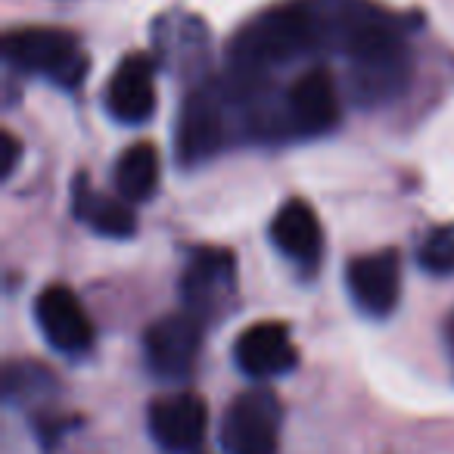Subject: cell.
<instances>
[{
    "mask_svg": "<svg viewBox=\"0 0 454 454\" xmlns=\"http://www.w3.org/2000/svg\"><path fill=\"white\" fill-rule=\"evenodd\" d=\"M311 51H321V35H317L311 4L290 0V4L259 13L237 32L231 44V63L240 72L268 75L274 66L293 63Z\"/></svg>",
    "mask_w": 454,
    "mask_h": 454,
    "instance_id": "cell-1",
    "label": "cell"
},
{
    "mask_svg": "<svg viewBox=\"0 0 454 454\" xmlns=\"http://www.w3.org/2000/svg\"><path fill=\"white\" fill-rule=\"evenodd\" d=\"M346 57L348 75H352V94L361 106H383L408 88L411 51L392 16L383 13L373 26H367L352 41Z\"/></svg>",
    "mask_w": 454,
    "mask_h": 454,
    "instance_id": "cell-2",
    "label": "cell"
},
{
    "mask_svg": "<svg viewBox=\"0 0 454 454\" xmlns=\"http://www.w3.org/2000/svg\"><path fill=\"white\" fill-rule=\"evenodd\" d=\"M4 57L20 72L47 75L66 88H78L88 72V57L63 28H13L4 38Z\"/></svg>",
    "mask_w": 454,
    "mask_h": 454,
    "instance_id": "cell-3",
    "label": "cell"
},
{
    "mask_svg": "<svg viewBox=\"0 0 454 454\" xmlns=\"http://www.w3.org/2000/svg\"><path fill=\"white\" fill-rule=\"evenodd\" d=\"M227 90L221 84H200L190 90L177 115L175 150L184 165H202L227 140Z\"/></svg>",
    "mask_w": 454,
    "mask_h": 454,
    "instance_id": "cell-4",
    "label": "cell"
},
{
    "mask_svg": "<svg viewBox=\"0 0 454 454\" xmlns=\"http://www.w3.org/2000/svg\"><path fill=\"white\" fill-rule=\"evenodd\" d=\"M280 420H284V411L278 395L265 389H249L227 408L221 423V445L227 454H278Z\"/></svg>",
    "mask_w": 454,
    "mask_h": 454,
    "instance_id": "cell-5",
    "label": "cell"
},
{
    "mask_svg": "<svg viewBox=\"0 0 454 454\" xmlns=\"http://www.w3.org/2000/svg\"><path fill=\"white\" fill-rule=\"evenodd\" d=\"M187 311L208 321L231 309L237 296V262L227 249H200L181 278Z\"/></svg>",
    "mask_w": 454,
    "mask_h": 454,
    "instance_id": "cell-6",
    "label": "cell"
},
{
    "mask_svg": "<svg viewBox=\"0 0 454 454\" xmlns=\"http://www.w3.org/2000/svg\"><path fill=\"white\" fill-rule=\"evenodd\" d=\"M202 327L206 321L196 317L193 311H177V315L159 317L156 324H150L144 336V352L153 373L165 380L187 377L200 358Z\"/></svg>",
    "mask_w": 454,
    "mask_h": 454,
    "instance_id": "cell-7",
    "label": "cell"
},
{
    "mask_svg": "<svg viewBox=\"0 0 454 454\" xmlns=\"http://www.w3.org/2000/svg\"><path fill=\"white\" fill-rule=\"evenodd\" d=\"M286 128L299 137H317L340 125L342 103L336 82L327 69H309L290 84L284 97Z\"/></svg>",
    "mask_w": 454,
    "mask_h": 454,
    "instance_id": "cell-8",
    "label": "cell"
},
{
    "mask_svg": "<svg viewBox=\"0 0 454 454\" xmlns=\"http://www.w3.org/2000/svg\"><path fill=\"white\" fill-rule=\"evenodd\" d=\"M35 321L44 340L63 355H82L94 346V324L69 286H47L35 299Z\"/></svg>",
    "mask_w": 454,
    "mask_h": 454,
    "instance_id": "cell-9",
    "label": "cell"
},
{
    "mask_svg": "<svg viewBox=\"0 0 454 454\" xmlns=\"http://www.w3.org/2000/svg\"><path fill=\"white\" fill-rule=\"evenodd\" d=\"M346 284L355 305L371 317H386L402 296V262L392 249L367 253L348 262Z\"/></svg>",
    "mask_w": 454,
    "mask_h": 454,
    "instance_id": "cell-10",
    "label": "cell"
},
{
    "mask_svg": "<svg viewBox=\"0 0 454 454\" xmlns=\"http://www.w3.org/2000/svg\"><path fill=\"white\" fill-rule=\"evenodd\" d=\"M208 408L193 392H177V395L159 398L150 408V433L165 451H193L206 439Z\"/></svg>",
    "mask_w": 454,
    "mask_h": 454,
    "instance_id": "cell-11",
    "label": "cell"
},
{
    "mask_svg": "<svg viewBox=\"0 0 454 454\" xmlns=\"http://www.w3.org/2000/svg\"><path fill=\"white\" fill-rule=\"evenodd\" d=\"M234 358L247 377L271 380L296 367V346L290 340V330L278 321H259L243 330L234 346Z\"/></svg>",
    "mask_w": 454,
    "mask_h": 454,
    "instance_id": "cell-12",
    "label": "cell"
},
{
    "mask_svg": "<svg viewBox=\"0 0 454 454\" xmlns=\"http://www.w3.org/2000/svg\"><path fill=\"white\" fill-rule=\"evenodd\" d=\"M106 106L113 119L125 125H144L156 113V78L146 57H128L113 72L106 88Z\"/></svg>",
    "mask_w": 454,
    "mask_h": 454,
    "instance_id": "cell-13",
    "label": "cell"
},
{
    "mask_svg": "<svg viewBox=\"0 0 454 454\" xmlns=\"http://www.w3.org/2000/svg\"><path fill=\"white\" fill-rule=\"evenodd\" d=\"M271 240L286 259L311 268L321 259L324 247V231L321 221H317V212L305 200L284 202L271 221Z\"/></svg>",
    "mask_w": 454,
    "mask_h": 454,
    "instance_id": "cell-14",
    "label": "cell"
},
{
    "mask_svg": "<svg viewBox=\"0 0 454 454\" xmlns=\"http://www.w3.org/2000/svg\"><path fill=\"white\" fill-rule=\"evenodd\" d=\"M162 162L153 144H134L115 162V190L125 202H146L156 196Z\"/></svg>",
    "mask_w": 454,
    "mask_h": 454,
    "instance_id": "cell-15",
    "label": "cell"
},
{
    "mask_svg": "<svg viewBox=\"0 0 454 454\" xmlns=\"http://www.w3.org/2000/svg\"><path fill=\"white\" fill-rule=\"evenodd\" d=\"M75 215L82 221H88L97 234L115 237V240L131 237L134 227H137V218H134V212H131V202L109 200V196L94 193L84 181L75 187Z\"/></svg>",
    "mask_w": 454,
    "mask_h": 454,
    "instance_id": "cell-16",
    "label": "cell"
},
{
    "mask_svg": "<svg viewBox=\"0 0 454 454\" xmlns=\"http://www.w3.org/2000/svg\"><path fill=\"white\" fill-rule=\"evenodd\" d=\"M420 265L429 274H451L454 271V224H439L429 231L420 243Z\"/></svg>",
    "mask_w": 454,
    "mask_h": 454,
    "instance_id": "cell-17",
    "label": "cell"
},
{
    "mask_svg": "<svg viewBox=\"0 0 454 454\" xmlns=\"http://www.w3.org/2000/svg\"><path fill=\"white\" fill-rule=\"evenodd\" d=\"M20 153H22L20 140L10 131H0V177H4V181L13 175L16 162H20Z\"/></svg>",
    "mask_w": 454,
    "mask_h": 454,
    "instance_id": "cell-18",
    "label": "cell"
},
{
    "mask_svg": "<svg viewBox=\"0 0 454 454\" xmlns=\"http://www.w3.org/2000/svg\"><path fill=\"white\" fill-rule=\"evenodd\" d=\"M445 336H448V352H451V361H454V311H451V317H448V324H445Z\"/></svg>",
    "mask_w": 454,
    "mask_h": 454,
    "instance_id": "cell-19",
    "label": "cell"
}]
</instances>
